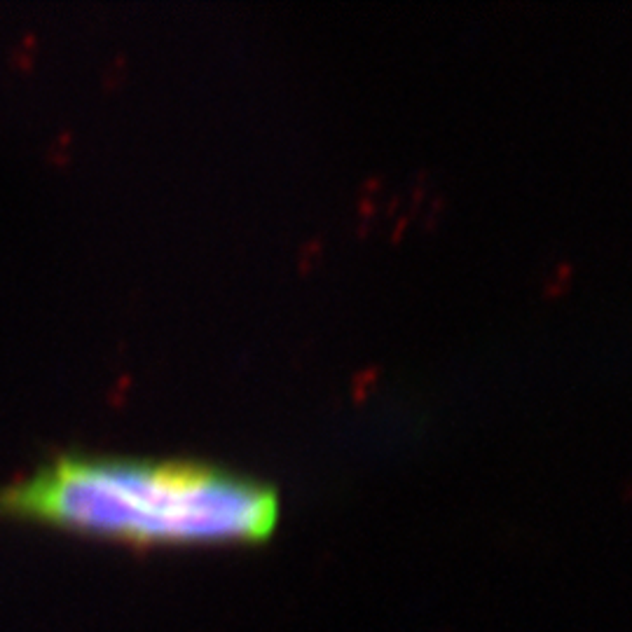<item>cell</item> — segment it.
Masks as SVG:
<instances>
[{
    "mask_svg": "<svg viewBox=\"0 0 632 632\" xmlns=\"http://www.w3.org/2000/svg\"><path fill=\"white\" fill-rule=\"evenodd\" d=\"M0 515L134 548L258 546L274 537L281 499L209 464L61 455L0 487Z\"/></svg>",
    "mask_w": 632,
    "mask_h": 632,
    "instance_id": "6da1fadb",
    "label": "cell"
}]
</instances>
